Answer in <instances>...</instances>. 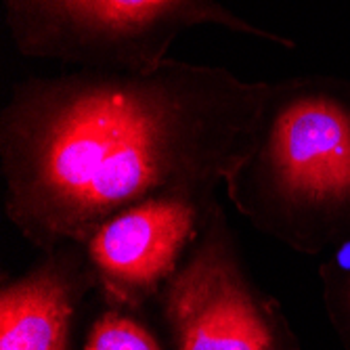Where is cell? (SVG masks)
Instances as JSON below:
<instances>
[{
    "mask_svg": "<svg viewBox=\"0 0 350 350\" xmlns=\"http://www.w3.org/2000/svg\"><path fill=\"white\" fill-rule=\"evenodd\" d=\"M258 231L314 254L350 235V84L269 82L256 141L225 180Z\"/></svg>",
    "mask_w": 350,
    "mask_h": 350,
    "instance_id": "obj_2",
    "label": "cell"
},
{
    "mask_svg": "<svg viewBox=\"0 0 350 350\" xmlns=\"http://www.w3.org/2000/svg\"><path fill=\"white\" fill-rule=\"evenodd\" d=\"M84 350H166L139 310L107 304L90 323Z\"/></svg>",
    "mask_w": 350,
    "mask_h": 350,
    "instance_id": "obj_7",
    "label": "cell"
},
{
    "mask_svg": "<svg viewBox=\"0 0 350 350\" xmlns=\"http://www.w3.org/2000/svg\"><path fill=\"white\" fill-rule=\"evenodd\" d=\"M157 302L170 350H300L279 302L247 277L220 204Z\"/></svg>",
    "mask_w": 350,
    "mask_h": 350,
    "instance_id": "obj_4",
    "label": "cell"
},
{
    "mask_svg": "<svg viewBox=\"0 0 350 350\" xmlns=\"http://www.w3.org/2000/svg\"><path fill=\"white\" fill-rule=\"evenodd\" d=\"M94 288L80 243L46 250L0 290V350H70L80 304Z\"/></svg>",
    "mask_w": 350,
    "mask_h": 350,
    "instance_id": "obj_6",
    "label": "cell"
},
{
    "mask_svg": "<svg viewBox=\"0 0 350 350\" xmlns=\"http://www.w3.org/2000/svg\"><path fill=\"white\" fill-rule=\"evenodd\" d=\"M323 279L327 288L329 314H334L336 325L350 340V267H327L323 269Z\"/></svg>",
    "mask_w": 350,
    "mask_h": 350,
    "instance_id": "obj_8",
    "label": "cell"
},
{
    "mask_svg": "<svg viewBox=\"0 0 350 350\" xmlns=\"http://www.w3.org/2000/svg\"><path fill=\"white\" fill-rule=\"evenodd\" d=\"M267 90L176 59L23 78L0 111L5 212L46 252L151 198H216L254 147Z\"/></svg>",
    "mask_w": 350,
    "mask_h": 350,
    "instance_id": "obj_1",
    "label": "cell"
},
{
    "mask_svg": "<svg viewBox=\"0 0 350 350\" xmlns=\"http://www.w3.org/2000/svg\"><path fill=\"white\" fill-rule=\"evenodd\" d=\"M21 57L76 70L149 72L187 29L216 25L281 49L296 42L235 15L218 0H3Z\"/></svg>",
    "mask_w": 350,
    "mask_h": 350,
    "instance_id": "obj_3",
    "label": "cell"
},
{
    "mask_svg": "<svg viewBox=\"0 0 350 350\" xmlns=\"http://www.w3.org/2000/svg\"><path fill=\"white\" fill-rule=\"evenodd\" d=\"M216 198L160 196L126 208L82 245L107 304L141 310L160 296L202 237Z\"/></svg>",
    "mask_w": 350,
    "mask_h": 350,
    "instance_id": "obj_5",
    "label": "cell"
}]
</instances>
